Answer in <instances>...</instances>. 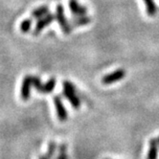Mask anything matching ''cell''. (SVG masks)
I'll return each instance as SVG.
<instances>
[{
	"mask_svg": "<svg viewBox=\"0 0 159 159\" xmlns=\"http://www.w3.org/2000/svg\"><path fill=\"white\" fill-rule=\"evenodd\" d=\"M63 86V96L70 102L71 106L74 109H79L81 107V100L76 93V88L71 82L64 81L62 84Z\"/></svg>",
	"mask_w": 159,
	"mask_h": 159,
	"instance_id": "1",
	"label": "cell"
},
{
	"mask_svg": "<svg viewBox=\"0 0 159 159\" xmlns=\"http://www.w3.org/2000/svg\"><path fill=\"white\" fill-rule=\"evenodd\" d=\"M56 20L58 21L59 25L61 28V31L64 35H69L72 32V25L69 21L67 20L65 14H64V8L62 6V4H59L57 6L56 9Z\"/></svg>",
	"mask_w": 159,
	"mask_h": 159,
	"instance_id": "2",
	"label": "cell"
},
{
	"mask_svg": "<svg viewBox=\"0 0 159 159\" xmlns=\"http://www.w3.org/2000/svg\"><path fill=\"white\" fill-rule=\"evenodd\" d=\"M125 76H126V71H125L123 68H119V69L113 71L102 78V84L105 85L112 84L123 80L125 78Z\"/></svg>",
	"mask_w": 159,
	"mask_h": 159,
	"instance_id": "3",
	"label": "cell"
},
{
	"mask_svg": "<svg viewBox=\"0 0 159 159\" xmlns=\"http://www.w3.org/2000/svg\"><path fill=\"white\" fill-rule=\"evenodd\" d=\"M55 19H56V15H53V14H50V13H48L46 16H44L43 17L39 18L38 20V22L36 23L35 29H34V31H33V35L34 36L39 35L40 32L45 27H47L48 25H50Z\"/></svg>",
	"mask_w": 159,
	"mask_h": 159,
	"instance_id": "4",
	"label": "cell"
},
{
	"mask_svg": "<svg viewBox=\"0 0 159 159\" xmlns=\"http://www.w3.org/2000/svg\"><path fill=\"white\" fill-rule=\"evenodd\" d=\"M33 86L32 75H26L22 81L21 87H20V97L21 100L27 102L31 97V89Z\"/></svg>",
	"mask_w": 159,
	"mask_h": 159,
	"instance_id": "5",
	"label": "cell"
},
{
	"mask_svg": "<svg viewBox=\"0 0 159 159\" xmlns=\"http://www.w3.org/2000/svg\"><path fill=\"white\" fill-rule=\"evenodd\" d=\"M53 102H54V105L56 107V111H57V115H58V118L60 121L64 122L68 119V113L64 107V105L62 103V100L61 99L60 96L56 95L53 98Z\"/></svg>",
	"mask_w": 159,
	"mask_h": 159,
	"instance_id": "6",
	"label": "cell"
},
{
	"mask_svg": "<svg viewBox=\"0 0 159 159\" xmlns=\"http://www.w3.org/2000/svg\"><path fill=\"white\" fill-rule=\"evenodd\" d=\"M69 9L74 16H83L87 15V9L85 6L80 4L78 0H69Z\"/></svg>",
	"mask_w": 159,
	"mask_h": 159,
	"instance_id": "7",
	"label": "cell"
},
{
	"mask_svg": "<svg viewBox=\"0 0 159 159\" xmlns=\"http://www.w3.org/2000/svg\"><path fill=\"white\" fill-rule=\"evenodd\" d=\"M158 140L155 138L151 139L150 141V148H149V152H148L147 159H157L158 155Z\"/></svg>",
	"mask_w": 159,
	"mask_h": 159,
	"instance_id": "8",
	"label": "cell"
},
{
	"mask_svg": "<svg viewBox=\"0 0 159 159\" xmlns=\"http://www.w3.org/2000/svg\"><path fill=\"white\" fill-rule=\"evenodd\" d=\"M91 17H89L87 16H76V18H73L71 20V25L72 27H81L84 25H88L89 23H91Z\"/></svg>",
	"mask_w": 159,
	"mask_h": 159,
	"instance_id": "9",
	"label": "cell"
},
{
	"mask_svg": "<svg viewBox=\"0 0 159 159\" xmlns=\"http://www.w3.org/2000/svg\"><path fill=\"white\" fill-rule=\"evenodd\" d=\"M56 83H57L56 79L51 78L49 81H47L46 83L42 84V87L40 89L39 93H41V94H50L56 87Z\"/></svg>",
	"mask_w": 159,
	"mask_h": 159,
	"instance_id": "10",
	"label": "cell"
},
{
	"mask_svg": "<svg viewBox=\"0 0 159 159\" xmlns=\"http://www.w3.org/2000/svg\"><path fill=\"white\" fill-rule=\"evenodd\" d=\"M48 13H49V7L47 5H43V6H40L33 11L32 17L36 18V19H39V18L43 17L44 16H46Z\"/></svg>",
	"mask_w": 159,
	"mask_h": 159,
	"instance_id": "11",
	"label": "cell"
},
{
	"mask_svg": "<svg viewBox=\"0 0 159 159\" xmlns=\"http://www.w3.org/2000/svg\"><path fill=\"white\" fill-rule=\"evenodd\" d=\"M143 1L146 4L148 15L150 16H154L156 14V6L153 0H143Z\"/></svg>",
	"mask_w": 159,
	"mask_h": 159,
	"instance_id": "12",
	"label": "cell"
},
{
	"mask_svg": "<svg viewBox=\"0 0 159 159\" xmlns=\"http://www.w3.org/2000/svg\"><path fill=\"white\" fill-rule=\"evenodd\" d=\"M32 23H33L32 19H30V18L24 19V20L20 23V26H19L20 32H21L22 34H27V33H29V32L31 31Z\"/></svg>",
	"mask_w": 159,
	"mask_h": 159,
	"instance_id": "13",
	"label": "cell"
},
{
	"mask_svg": "<svg viewBox=\"0 0 159 159\" xmlns=\"http://www.w3.org/2000/svg\"><path fill=\"white\" fill-rule=\"evenodd\" d=\"M57 151H58V145H57V143H56V142L52 141V142H50V143H49V146H48V151H47V153L45 154V155H46L48 158L52 159V158H53V156L55 155V153H56V152H57Z\"/></svg>",
	"mask_w": 159,
	"mask_h": 159,
	"instance_id": "14",
	"label": "cell"
},
{
	"mask_svg": "<svg viewBox=\"0 0 159 159\" xmlns=\"http://www.w3.org/2000/svg\"><path fill=\"white\" fill-rule=\"evenodd\" d=\"M32 81H33V86L35 87V89L37 90V91L39 93L40 89L42 87V83H41V80L39 77L38 76H32Z\"/></svg>",
	"mask_w": 159,
	"mask_h": 159,
	"instance_id": "15",
	"label": "cell"
},
{
	"mask_svg": "<svg viewBox=\"0 0 159 159\" xmlns=\"http://www.w3.org/2000/svg\"><path fill=\"white\" fill-rule=\"evenodd\" d=\"M66 150H67V147L65 144H60L58 146V152H59V154L60 153H66Z\"/></svg>",
	"mask_w": 159,
	"mask_h": 159,
	"instance_id": "16",
	"label": "cell"
},
{
	"mask_svg": "<svg viewBox=\"0 0 159 159\" xmlns=\"http://www.w3.org/2000/svg\"><path fill=\"white\" fill-rule=\"evenodd\" d=\"M55 159H68V156L66 153H60Z\"/></svg>",
	"mask_w": 159,
	"mask_h": 159,
	"instance_id": "17",
	"label": "cell"
},
{
	"mask_svg": "<svg viewBox=\"0 0 159 159\" xmlns=\"http://www.w3.org/2000/svg\"><path fill=\"white\" fill-rule=\"evenodd\" d=\"M39 159H50V158H48L46 155H40V156L39 157Z\"/></svg>",
	"mask_w": 159,
	"mask_h": 159,
	"instance_id": "18",
	"label": "cell"
},
{
	"mask_svg": "<svg viewBox=\"0 0 159 159\" xmlns=\"http://www.w3.org/2000/svg\"><path fill=\"white\" fill-rule=\"evenodd\" d=\"M157 140H158V144H159V136H158V139Z\"/></svg>",
	"mask_w": 159,
	"mask_h": 159,
	"instance_id": "19",
	"label": "cell"
}]
</instances>
